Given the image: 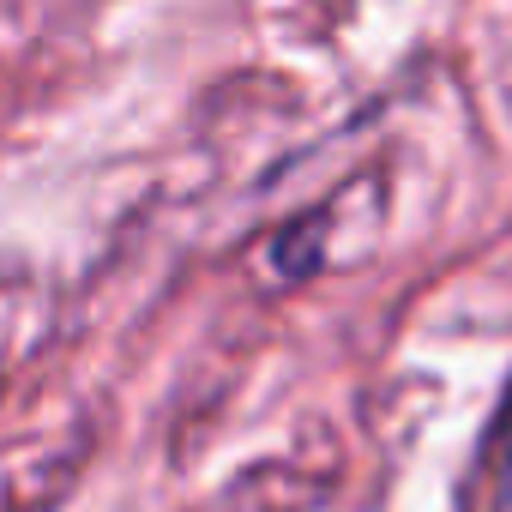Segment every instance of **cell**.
<instances>
[{
    "instance_id": "1",
    "label": "cell",
    "mask_w": 512,
    "mask_h": 512,
    "mask_svg": "<svg viewBox=\"0 0 512 512\" xmlns=\"http://www.w3.org/2000/svg\"><path fill=\"white\" fill-rule=\"evenodd\" d=\"M488 470H494V512H512V392H506L500 422H494V452H488Z\"/></svg>"
}]
</instances>
